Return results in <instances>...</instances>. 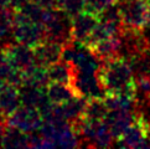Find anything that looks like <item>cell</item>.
<instances>
[{
	"label": "cell",
	"instance_id": "obj_5",
	"mask_svg": "<svg viewBox=\"0 0 150 149\" xmlns=\"http://www.w3.org/2000/svg\"><path fill=\"white\" fill-rule=\"evenodd\" d=\"M13 39L15 40V42L35 49L37 45L46 39L45 28L42 26V24L35 23L31 20L23 21V23L14 25Z\"/></svg>",
	"mask_w": 150,
	"mask_h": 149
},
{
	"label": "cell",
	"instance_id": "obj_24",
	"mask_svg": "<svg viewBox=\"0 0 150 149\" xmlns=\"http://www.w3.org/2000/svg\"><path fill=\"white\" fill-rule=\"evenodd\" d=\"M6 119L0 117V140H1V137L4 134V131H5V127H6Z\"/></svg>",
	"mask_w": 150,
	"mask_h": 149
},
{
	"label": "cell",
	"instance_id": "obj_2",
	"mask_svg": "<svg viewBox=\"0 0 150 149\" xmlns=\"http://www.w3.org/2000/svg\"><path fill=\"white\" fill-rule=\"evenodd\" d=\"M117 4L124 28L142 31L146 26L149 0H118Z\"/></svg>",
	"mask_w": 150,
	"mask_h": 149
},
{
	"label": "cell",
	"instance_id": "obj_25",
	"mask_svg": "<svg viewBox=\"0 0 150 149\" xmlns=\"http://www.w3.org/2000/svg\"><path fill=\"white\" fill-rule=\"evenodd\" d=\"M11 0H0V9L1 8H9Z\"/></svg>",
	"mask_w": 150,
	"mask_h": 149
},
{
	"label": "cell",
	"instance_id": "obj_13",
	"mask_svg": "<svg viewBox=\"0 0 150 149\" xmlns=\"http://www.w3.org/2000/svg\"><path fill=\"white\" fill-rule=\"evenodd\" d=\"M46 92L50 102L53 104H62L74 97H79L72 84L60 82H50L46 87Z\"/></svg>",
	"mask_w": 150,
	"mask_h": 149
},
{
	"label": "cell",
	"instance_id": "obj_19",
	"mask_svg": "<svg viewBox=\"0 0 150 149\" xmlns=\"http://www.w3.org/2000/svg\"><path fill=\"white\" fill-rule=\"evenodd\" d=\"M14 10L11 8L0 9V47L9 44V37L13 36Z\"/></svg>",
	"mask_w": 150,
	"mask_h": 149
},
{
	"label": "cell",
	"instance_id": "obj_22",
	"mask_svg": "<svg viewBox=\"0 0 150 149\" xmlns=\"http://www.w3.org/2000/svg\"><path fill=\"white\" fill-rule=\"evenodd\" d=\"M29 1H31V0H11L10 8H11L13 10H15V11H19V10L23 9Z\"/></svg>",
	"mask_w": 150,
	"mask_h": 149
},
{
	"label": "cell",
	"instance_id": "obj_9",
	"mask_svg": "<svg viewBox=\"0 0 150 149\" xmlns=\"http://www.w3.org/2000/svg\"><path fill=\"white\" fill-rule=\"evenodd\" d=\"M62 50L63 44L45 39L41 44H39L34 49L36 63L45 67L53 65V63L58 62L62 58Z\"/></svg>",
	"mask_w": 150,
	"mask_h": 149
},
{
	"label": "cell",
	"instance_id": "obj_23",
	"mask_svg": "<svg viewBox=\"0 0 150 149\" xmlns=\"http://www.w3.org/2000/svg\"><path fill=\"white\" fill-rule=\"evenodd\" d=\"M33 1L44 8H56V0H33Z\"/></svg>",
	"mask_w": 150,
	"mask_h": 149
},
{
	"label": "cell",
	"instance_id": "obj_10",
	"mask_svg": "<svg viewBox=\"0 0 150 149\" xmlns=\"http://www.w3.org/2000/svg\"><path fill=\"white\" fill-rule=\"evenodd\" d=\"M21 106L23 102L20 87L11 83H5L0 89V117L6 119Z\"/></svg>",
	"mask_w": 150,
	"mask_h": 149
},
{
	"label": "cell",
	"instance_id": "obj_27",
	"mask_svg": "<svg viewBox=\"0 0 150 149\" xmlns=\"http://www.w3.org/2000/svg\"><path fill=\"white\" fill-rule=\"evenodd\" d=\"M5 83H6V82L3 81V79H0V89H1V88L4 87V84H5Z\"/></svg>",
	"mask_w": 150,
	"mask_h": 149
},
{
	"label": "cell",
	"instance_id": "obj_4",
	"mask_svg": "<svg viewBox=\"0 0 150 149\" xmlns=\"http://www.w3.org/2000/svg\"><path fill=\"white\" fill-rule=\"evenodd\" d=\"M44 123V117L41 112L30 106L23 104L14 113L6 118V124L13 126L16 128L24 131L26 133H33L41 128Z\"/></svg>",
	"mask_w": 150,
	"mask_h": 149
},
{
	"label": "cell",
	"instance_id": "obj_15",
	"mask_svg": "<svg viewBox=\"0 0 150 149\" xmlns=\"http://www.w3.org/2000/svg\"><path fill=\"white\" fill-rule=\"evenodd\" d=\"M21 74H23V86L47 87V84L50 83V77H49L47 67L37 65V63L29 67L28 70L23 71Z\"/></svg>",
	"mask_w": 150,
	"mask_h": 149
},
{
	"label": "cell",
	"instance_id": "obj_3",
	"mask_svg": "<svg viewBox=\"0 0 150 149\" xmlns=\"http://www.w3.org/2000/svg\"><path fill=\"white\" fill-rule=\"evenodd\" d=\"M117 142L123 148H150V122L137 112L133 123Z\"/></svg>",
	"mask_w": 150,
	"mask_h": 149
},
{
	"label": "cell",
	"instance_id": "obj_16",
	"mask_svg": "<svg viewBox=\"0 0 150 149\" xmlns=\"http://www.w3.org/2000/svg\"><path fill=\"white\" fill-rule=\"evenodd\" d=\"M132 65L134 76L143 74L150 78V42L148 41L143 49L139 50L137 54L128 58Z\"/></svg>",
	"mask_w": 150,
	"mask_h": 149
},
{
	"label": "cell",
	"instance_id": "obj_14",
	"mask_svg": "<svg viewBox=\"0 0 150 149\" xmlns=\"http://www.w3.org/2000/svg\"><path fill=\"white\" fill-rule=\"evenodd\" d=\"M0 147L11 149V148H30L29 133L21 131L16 127L6 126L4 134L0 140Z\"/></svg>",
	"mask_w": 150,
	"mask_h": 149
},
{
	"label": "cell",
	"instance_id": "obj_21",
	"mask_svg": "<svg viewBox=\"0 0 150 149\" xmlns=\"http://www.w3.org/2000/svg\"><path fill=\"white\" fill-rule=\"evenodd\" d=\"M118 1V0H86V11L93 13L96 15H98L102 11H104L107 8H109L110 5H113Z\"/></svg>",
	"mask_w": 150,
	"mask_h": 149
},
{
	"label": "cell",
	"instance_id": "obj_11",
	"mask_svg": "<svg viewBox=\"0 0 150 149\" xmlns=\"http://www.w3.org/2000/svg\"><path fill=\"white\" fill-rule=\"evenodd\" d=\"M135 109H112L105 117V123L113 133L115 140L119 138L124 131L129 127L135 118Z\"/></svg>",
	"mask_w": 150,
	"mask_h": 149
},
{
	"label": "cell",
	"instance_id": "obj_18",
	"mask_svg": "<svg viewBox=\"0 0 150 149\" xmlns=\"http://www.w3.org/2000/svg\"><path fill=\"white\" fill-rule=\"evenodd\" d=\"M108 112L109 109L105 106L103 98H87V104L82 118L91 121H104Z\"/></svg>",
	"mask_w": 150,
	"mask_h": 149
},
{
	"label": "cell",
	"instance_id": "obj_1",
	"mask_svg": "<svg viewBox=\"0 0 150 149\" xmlns=\"http://www.w3.org/2000/svg\"><path fill=\"white\" fill-rule=\"evenodd\" d=\"M97 76L105 92L122 91L135 83L130 62L123 56L102 61Z\"/></svg>",
	"mask_w": 150,
	"mask_h": 149
},
{
	"label": "cell",
	"instance_id": "obj_8",
	"mask_svg": "<svg viewBox=\"0 0 150 149\" xmlns=\"http://www.w3.org/2000/svg\"><path fill=\"white\" fill-rule=\"evenodd\" d=\"M99 23V16L89 11H82L71 19V39L84 44Z\"/></svg>",
	"mask_w": 150,
	"mask_h": 149
},
{
	"label": "cell",
	"instance_id": "obj_12",
	"mask_svg": "<svg viewBox=\"0 0 150 149\" xmlns=\"http://www.w3.org/2000/svg\"><path fill=\"white\" fill-rule=\"evenodd\" d=\"M20 91H21V102H23V104L35 107L40 112L51 103L49 97H47L46 87L23 86L20 88Z\"/></svg>",
	"mask_w": 150,
	"mask_h": 149
},
{
	"label": "cell",
	"instance_id": "obj_26",
	"mask_svg": "<svg viewBox=\"0 0 150 149\" xmlns=\"http://www.w3.org/2000/svg\"><path fill=\"white\" fill-rule=\"evenodd\" d=\"M145 28L150 29V0H149V9H148V16H146V26Z\"/></svg>",
	"mask_w": 150,
	"mask_h": 149
},
{
	"label": "cell",
	"instance_id": "obj_17",
	"mask_svg": "<svg viewBox=\"0 0 150 149\" xmlns=\"http://www.w3.org/2000/svg\"><path fill=\"white\" fill-rule=\"evenodd\" d=\"M47 71H49L50 82H60V83L72 84L73 68L71 67L69 63L60 60L58 62L47 67Z\"/></svg>",
	"mask_w": 150,
	"mask_h": 149
},
{
	"label": "cell",
	"instance_id": "obj_20",
	"mask_svg": "<svg viewBox=\"0 0 150 149\" xmlns=\"http://www.w3.org/2000/svg\"><path fill=\"white\" fill-rule=\"evenodd\" d=\"M56 8L72 19L84 11L86 0H56Z\"/></svg>",
	"mask_w": 150,
	"mask_h": 149
},
{
	"label": "cell",
	"instance_id": "obj_6",
	"mask_svg": "<svg viewBox=\"0 0 150 149\" xmlns=\"http://www.w3.org/2000/svg\"><path fill=\"white\" fill-rule=\"evenodd\" d=\"M0 51L6 57L10 65L20 72L28 70L29 67L34 66L36 63L34 49L19 44V42H16V44H10L9 42L3 47H0Z\"/></svg>",
	"mask_w": 150,
	"mask_h": 149
},
{
	"label": "cell",
	"instance_id": "obj_7",
	"mask_svg": "<svg viewBox=\"0 0 150 149\" xmlns=\"http://www.w3.org/2000/svg\"><path fill=\"white\" fill-rule=\"evenodd\" d=\"M72 86L79 97L86 98H103L105 89L100 84L97 73H84L73 71Z\"/></svg>",
	"mask_w": 150,
	"mask_h": 149
}]
</instances>
